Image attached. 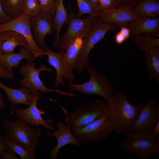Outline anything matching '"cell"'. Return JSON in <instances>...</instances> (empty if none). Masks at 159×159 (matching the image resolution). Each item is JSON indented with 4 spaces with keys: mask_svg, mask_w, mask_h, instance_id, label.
I'll list each match as a JSON object with an SVG mask.
<instances>
[{
    "mask_svg": "<svg viewBox=\"0 0 159 159\" xmlns=\"http://www.w3.org/2000/svg\"><path fill=\"white\" fill-rule=\"evenodd\" d=\"M110 112V121L114 130L124 135L130 131L140 112L141 105L130 103L121 92L114 94L107 102Z\"/></svg>",
    "mask_w": 159,
    "mask_h": 159,
    "instance_id": "obj_1",
    "label": "cell"
},
{
    "mask_svg": "<svg viewBox=\"0 0 159 159\" xmlns=\"http://www.w3.org/2000/svg\"><path fill=\"white\" fill-rule=\"evenodd\" d=\"M53 101L63 110L66 117L64 122L71 128H80L88 125L102 117L109 108L105 102L99 99L90 100L81 104L68 114L67 110Z\"/></svg>",
    "mask_w": 159,
    "mask_h": 159,
    "instance_id": "obj_2",
    "label": "cell"
},
{
    "mask_svg": "<svg viewBox=\"0 0 159 159\" xmlns=\"http://www.w3.org/2000/svg\"><path fill=\"white\" fill-rule=\"evenodd\" d=\"M120 146L127 153L135 155L140 159H150L159 153V139L150 133L129 131Z\"/></svg>",
    "mask_w": 159,
    "mask_h": 159,
    "instance_id": "obj_3",
    "label": "cell"
},
{
    "mask_svg": "<svg viewBox=\"0 0 159 159\" xmlns=\"http://www.w3.org/2000/svg\"><path fill=\"white\" fill-rule=\"evenodd\" d=\"M9 139L27 149L36 151L39 145L41 131L38 127H31L28 123L19 118L13 122L2 120Z\"/></svg>",
    "mask_w": 159,
    "mask_h": 159,
    "instance_id": "obj_4",
    "label": "cell"
},
{
    "mask_svg": "<svg viewBox=\"0 0 159 159\" xmlns=\"http://www.w3.org/2000/svg\"><path fill=\"white\" fill-rule=\"evenodd\" d=\"M86 68L90 74L89 80L80 84L67 81L69 88L71 90L80 92L87 97L94 94L99 95L107 102L114 94L112 89L113 83L94 67L89 65Z\"/></svg>",
    "mask_w": 159,
    "mask_h": 159,
    "instance_id": "obj_5",
    "label": "cell"
},
{
    "mask_svg": "<svg viewBox=\"0 0 159 159\" xmlns=\"http://www.w3.org/2000/svg\"><path fill=\"white\" fill-rule=\"evenodd\" d=\"M110 117L109 108L100 118L85 126L71 128V132L80 142H98L109 137L114 130L111 122Z\"/></svg>",
    "mask_w": 159,
    "mask_h": 159,
    "instance_id": "obj_6",
    "label": "cell"
},
{
    "mask_svg": "<svg viewBox=\"0 0 159 159\" xmlns=\"http://www.w3.org/2000/svg\"><path fill=\"white\" fill-rule=\"evenodd\" d=\"M117 27L114 24L106 23L94 17L91 30L83 39L82 48L77 61L76 68L79 72H81L90 65L88 57L95 46L103 39L106 33L115 30Z\"/></svg>",
    "mask_w": 159,
    "mask_h": 159,
    "instance_id": "obj_7",
    "label": "cell"
},
{
    "mask_svg": "<svg viewBox=\"0 0 159 159\" xmlns=\"http://www.w3.org/2000/svg\"><path fill=\"white\" fill-rule=\"evenodd\" d=\"M35 63L33 62L28 61L20 67L19 70V73L24 77L23 80L19 81L20 85L27 87L34 95H37L39 92L38 91H40L41 94L55 92L64 96L67 95L71 97L74 96L75 94L71 92H64L58 89L52 90L45 86L40 79V72L42 71L51 72L52 70L44 65H41L39 68L37 69L35 67Z\"/></svg>",
    "mask_w": 159,
    "mask_h": 159,
    "instance_id": "obj_8",
    "label": "cell"
},
{
    "mask_svg": "<svg viewBox=\"0 0 159 159\" xmlns=\"http://www.w3.org/2000/svg\"><path fill=\"white\" fill-rule=\"evenodd\" d=\"M67 8L70 18L67 31L60 37L59 48L60 50H65L68 44L76 38H85L91 30L94 18L89 15L85 19H81L72 11L70 4L67 5Z\"/></svg>",
    "mask_w": 159,
    "mask_h": 159,
    "instance_id": "obj_9",
    "label": "cell"
},
{
    "mask_svg": "<svg viewBox=\"0 0 159 159\" xmlns=\"http://www.w3.org/2000/svg\"><path fill=\"white\" fill-rule=\"evenodd\" d=\"M140 112L133 122L130 131L150 133L159 120V105L154 97L140 105Z\"/></svg>",
    "mask_w": 159,
    "mask_h": 159,
    "instance_id": "obj_10",
    "label": "cell"
},
{
    "mask_svg": "<svg viewBox=\"0 0 159 159\" xmlns=\"http://www.w3.org/2000/svg\"><path fill=\"white\" fill-rule=\"evenodd\" d=\"M31 29L29 17L24 13L6 23L0 24V32L11 30L22 34L27 41L29 49L33 53L35 58H41L44 55V51L35 43Z\"/></svg>",
    "mask_w": 159,
    "mask_h": 159,
    "instance_id": "obj_11",
    "label": "cell"
},
{
    "mask_svg": "<svg viewBox=\"0 0 159 159\" xmlns=\"http://www.w3.org/2000/svg\"><path fill=\"white\" fill-rule=\"evenodd\" d=\"M54 16L41 12L34 17H29L34 40L37 46L44 51L46 46L44 41L46 36L52 35L56 31L53 22Z\"/></svg>",
    "mask_w": 159,
    "mask_h": 159,
    "instance_id": "obj_12",
    "label": "cell"
},
{
    "mask_svg": "<svg viewBox=\"0 0 159 159\" xmlns=\"http://www.w3.org/2000/svg\"><path fill=\"white\" fill-rule=\"evenodd\" d=\"M44 55L48 56L47 61L49 64L55 69L56 75L54 85L57 88L59 86L66 85L63 77L68 82H72L75 78L74 74L69 68L64 59L65 50H60L55 52L47 46L44 48Z\"/></svg>",
    "mask_w": 159,
    "mask_h": 159,
    "instance_id": "obj_13",
    "label": "cell"
},
{
    "mask_svg": "<svg viewBox=\"0 0 159 159\" xmlns=\"http://www.w3.org/2000/svg\"><path fill=\"white\" fill-rule=\"evenodd\" d=\"M41 95L42 94L40 93L37 95L31 104L27 108L14 109L15 113H14V115L28 123L32 127H33L34 126L38 127L40 125H41L49 131L54 130L56 129L55 127L47 123H53V120L51 118L47 120H44L42 117V115L45 113V111L42 108L38 109L37 107V104Z\"/></svg>",
    "mask_w": 159,
    "mask_h": 159,
    "instance_id": "obj_14",
    "label": "cell"
},
{
    "mask_svg": "<svg viewBox=\"0 0 159 159\" xmlns=\"http://www.w3.org/2000/svg\"><path fill=\"white\" fill-rule=\"evenodd\" d=\"M133 7L130 5L117 6L113 9L102 11L97 18L102 22L113 24L117 28H120L141 17L134 11Z\"/></svg>",
    "mask_w": 159,
    "mask_h": 159,
    "instance_id": "obj_15",
    "label": "cell"
},
{
    "mask_svg": "<svg viewBox=\"0 0 159 159\" xmlns=\"http://www.w3.org/2000/svg\"><path fill=\"white\" fill-rule=\"evenodd\" d=\"M57 130H54L53 133L47 132L46 134L47 135L54 136L57 141L56 146L50 150V159H57L59 150L66 145L72 144L77 147L80 145V142L72 134L70 131L71 128L68 125L59 122L57 123Z\"/></svg>",
    "mask_w": 159,
    "mask_h": 159,
    "instance_id": "obj_16",
    "label": "cell"
},
{
    "mask_svg": "<svg viewBox=\"0 0 159 159\" xmlns=\"http://www.w3.org/2000/svg\"><path fill=\"white\" fill-rule=\"evenodd\" d=\"M126 26L130 30L132 38L143 34L159 37V18L158 16L141 17L137 20L128 23Z\"/></svg>",
    "mask_w": 159,
    "mask_h": 159,
    "instance_id": "obj_17",
    "label": "cell"
},
{
    "mask_svg": "<svg viewBox=\"0 0 159 159\" xmlns=\"http://www.w3.org/2000/svg\"><path fill=\"white\" fill-rule=\"evenodd\" d=\"M19 50V52L17 53L0 55V64L8 70L12 82L14 81V76L12 68H18L23 59H26L32 62L35 59L33 53L29 49L24 46H20Z\"/></svg>",
    "mask_w": 159,
    "mask_h": 159,
    "instance_id": "obj_18",
    "label": "cell"
},
{
    "mask_svg": "<svg viewBox=\"0 0 159 159\" xmlns=\"http://www.w3.org/2000/svg\"><path fill=\"white\" fill-rule=\"evenodd\" d=\"M0 87L4 91L8 97L7 101L11 104L10 115H14L13 109L16 105L23 104L29 106L33 102L37 95H33L26 87L22 86L20 88L16 89L6 86L0 82Z\"/></svg>",
    "mask_w": 159,
    "mask_h": 159,
    "instance_id": "obj_19",
    "label": "cell"
},
{
    "mask_svg": "<svg viewBox=\"0 0 159 159\" xmlns=\"http://www.w3.org/2000/svg\"><path fill=\"white\" fill-rule=\"evenodd\" d=\"M1 50L3 54L14 53L17 46L29 49L28 43L22 34L15 31L6 30L0 32Z\"/></svg>",
    "mask_w": 159,
    "mask_h": 159,
    "instance_id": "obj_20",
    "label": "cell"
},
{
    "mask_svg": "<svg viewBox=\"0 0 159 159\" xmlns=\"http://www.w3.org/2000/svg\"><path fill=\"white\" fill-rule=\"evenodd\" d=\"M63 0H56V9L53 21L56 31L53 46L56 48H59L62 28L65 24H68L70 18L69 14L64 7Z\"/></svg>",
    "mask_w": 159,
    "mask_h": 159,
    "instance_id": "obj_21",
    "label": "cell"
},
{
    "mask_svg": "<svg viewBox=\"0 0 159 159\" xmlns=\"http://www.w3.org/2000/svg\"><path fill=\"white\" fill-rule=\"evenodd\" d=\"M83 39L82 37L76 38L68 44L65 50L64 60L69 68L72 71L76 68L82 47Z\"/></svg>",
    "mask_w": 159,
    "mask_h": 159,
    "instance_id": "obj_22",
    "label": "cell"
},
{
    "mask_svg": "<svg viewBox=\"0 0 159 159\" xmlns=\"http://www.w3.org/2000/svg\"><path fill=\"white\" fill-rule=\"evenodd\" d=\"M133 10L141 17H157L159 15V2L154 0H139Z\"/></svg>",
    "mask_w": 159,
    "mask_h": 159,
    "instance_id": "obj_23",
    "label": "cell"
},
{
    "mask_svg": "<svg viewBox=\"0 0 159 159\" xmlns=\"http://www.w3.org/2000/svg\"><path fill=\"white\" fill-rule=\"evenodd\" d=\"M147 70L150 77L159 82V47L145 51Z\"/></svg>",
    "mask_w": 159,
    "mask_h": 159,
    "instance_id": "obj_24",
    "label": "cell"
},
{
    "mask_svg": "<svg viewBox=\"0 0 159 159\" xmlns=\"http://www.w3.org/2000/svg\"><path fill=\"white\" fill-rule=\"evenodd\" d=\"M132 38L138 48L145 51L159 47V39L148 34H140Z\"/></svg>",
    "mask_w": 159,
    "mask_h": 159,
    "instance_id": "obj_25",
    "label": "cell"
},
{
    "mask_svg": "<svg viewBox=\"0 0 159 159\" xmlns=\"http://www.w3.org/2000/svg\"><path fill=\"white\" fill-rule=\"evenodd\" d=\"M23 0H1V4L4 13L12 19L16 18L22 13Z\"/></svg>",
    "mask_w": 159,
    "mask_h": 159,
    "instance_id": "obj_26",
    "label": "cell"
},
{
    "mask_svg": "<svg viewBox=\"0 0 159 159\" xmlns=\"http://www.w3.org/2000/svg\"><path fill=\"white\" fill-rule=\"evenodd\" d=\"M5 136L9 148L18 154L21 159H37L35 151L25 148L13 142L9 139L7 133L6 132Z\"/></svg>",
    "mask_w": 159,
    "mask_h": 159,
    "instance_id": "obj_27",
    "label": "cell"
},
{
    "mask_svg": "<svg viewBox=\"0 0 159 159\" xmlns=\"http://www.w3.org/2000/svg\"><path fill=\"white\" fill-rule=\"evenodd\" d=\"M78 8V12L76 14L80 17L85 14H88L94 17L99 16L101 11L99 9L93 5L89 0H76Z\"/></svg>",
    "mask_w": 159,
    "mask_h": 159,
    "instance_id": "obj_28",
    "label": "cell"
},
{
    "mask_svg": "<svg viewBox=\"0 0 159 159\" xmlns=\"http://www.w3.org/2000/svg\"><path fill=\"white\" fill-rule=\"evenodd\" d=\"M22 10L23 13L32 18L37 16L42 12L37 0H23Z\"/></svg>",
    "mask_w": 159,
    "mask_h": 159,
    "instance_id": "obj_29",
    "label": "cell"
},
{
    "mask_svg": "<svg viewBox=\"0 0 159 159\" xmlns=\"http://www.w3.org/2000/svg\"><path fill=\"white\" fill-rule=\"evenodd\" d=\"M42 12L54 16L56 9V0H37Z\"/></svg>",
    "mask_w": 159,
    "mask_h": 159,
    "instance_id": "obj_30",
    "label": "cell"
},
{
    "mask_svg": "<svg viewBox=\"0 0 159 159\" xmlns=\"http://www.w3.org/2000/svg\"><path fill=\"white\" fill-rule=\"evenodd\" d=\"M117 6L115 0H99L98 8L101 12L113 9Z\"/></svg>",
    "mask_w": 159,
    "mask_h": 159,
    "instance_id": "obj_31",
    "label": "cell"
},
{
    "mask_svg": "<svg viewBox=\"0 0 159 159\" xmlns=\"http://www.w3.org/2000/svg\"><path fill=\"white\" fill-rule=\"evenodd\" d=\"M16 153L9 148L4 150L0 153V159H19Z\"/></svg>",
    "mask_w": 159,
    "mask_h": 159,
    "instance_id": "obj_32",
    "label": "cell"
},
{
    "mask_svg": "<svg viewBox=\"0 0 159 159\" xmlns=\"http://www.w3.org/2000/svg\"><path fill=\"white\" fill-rule=\"evenodd\" d=\"M117 6L130 5L133 7L138 3L139 0H115Z\"/></svg>",
    "mask_w": 159,
    "mask_h": 159,
    "instance_id": "obj_33",
    "label": "cell"
},
{
    "mask_svg": "<svg viewBox=\"0 0 159 159\" xmlns=\"http://www.w3.org/2000/svg\"><path fill=\"white\" fill-rule=\"evenodd\" d=\"M0 0V24L6 23L13 19L5 14L2 9Z\"/></svg>",
    "mask_w": 159,
    "mask_h": 159,
    "instance_id": "obj_34",
    "label": "cell"
},
{
    "mask_svg": "<svg viewBox=\"0 0 159 159\" xmlns=\"http://www.w3.org/2000/svg\"><path fill=\"white\" fill-rule=\"evenodd\" d=\"M0 77L5 79L11 78V76L8 70L0 64Z\"/></svg>",
    "mask_w": 159,
    "mask_h": 159,
    "instance_id": "obj_35",
    "label": "cell"
},
{
    "mask_svg": "<svg viewBox=\"0 0 159 159\" xmlns=\"http://www.w3.org/2000/svg\"><path fill=\"white\" fill-rule=\"evenodd\" d=\"M115 40L116 43L119 45L122 44L127 41L120 31L116 34Z\"/></svg>",
    "mask_w": 159,
    "mask_h": 159,
    "instance_id": "obj_36",
    "label": "cell"
},
{
    "mask_svg": "<svg viewBox=\"0 0 159 159\" xmlns=\"http://www.w3.org/2000/svg\"><path fill=\"white\" fill-rule=\"evenodd\" d=\"M120 32L124 37L126 40L130 37V30L126 26H123L120 28Z\"/></svg>",
    "mask_w": 159,
    "mask_h": 159,
    "instance_id": "obj_37",
    "label": "cell"
},
{
    "mask_svg": "<svg viewBox=\"0 0 159 159\" xmlns=\"http://www.w3.org/2000/svg\"><path fill=\"white\" fill-rule=\"evenodd\" d=\"M8 149L5 136L3 137L0 134V153L3 150H7Z\"/></svg>",
    "mask_w": 159,
    "mask_h": 159,
    "instance_id": "obj_38",
    "label": "cell"
},
{
    "mask_svg": "<svg viewBox=\"0 0 159 159\" xmlns=\"http://www.w3.org/2000/svg\"><path fill=\"white\" fill-rule=\"evenodd\" d=\"M150 133L153 136L157 137L159 139V120L157 122Z\"/></svg>",
    "mask_w": 159,
    "mask_h": 159,
    "instance_id": "obj_39",
    "label": "cell"
},
{
    "mask_svg": "<svg viewBox=\"0 0 159 159\" xmlns=\"http://www.w3.org/2000/svg\"><path fill=\"white\" fill-rule=\"evenodd\" d=\"M94 5L98 8L99 0H89Z\"/></svg>",
    "mask_w": 159,
    "mask_h": 159,
    "instance_id": "obj_40",
    "label": "cell"
},
{
    "mask_svg": "<svg viewBox=\"0 0 159 159\" xmlns=\"http://www.w3.org/2000/svg\"><path fill=\"white\" fill-rule=\"evenodd\" d=\"M5 107V103L2 97L0 98V110L4 108Z\"/></svg>",
    "mask_w": 159,
    "mask_h": 159,
    "instance_id": "obj_41",
    "label": "cell"
},
{
    "mask_svg": "<svg viewBox=\"0 0 159 159\" xmlns=\"http://www.w3.org/2000/svg\"><path fill=\"white\" fill-rule=\"evenodd\" d=\"M3 54L1 52V43L0 42V55Z\"/></svg>",
    "mask_w": 159,
    "mask_h": 159,
    "instance_id": "obj_42",
    "label": "cell"
},
{
    "mask_svg": "<svg viewBox=\"0 0 159 159\" xmlns=\"http://www.w3.org/2000/svg\"><path fill=\"white\" fill-rule=\"evenodd\" d=\"M2 96L1 94H0V98L2 97Z\"/></svg>",
    "mask_w": 159,
    "mask_h": 159,
    "instance_id": "obj_43",
    "label": "cell"
},
{
    "mask_svg": "<svg viewBox=\"0 0 159 159\" xmlns=\"http://www.w3.org/2000/svg\"><path fill=\"white\" fill-rule=\"evenodd\" d=\"M154 0L157 2H159V0Z\"/></svg>",
    "mask_w": 159,
    "mask_h": 159,
    "instance_id": "obj_44",
    "label": "cell"
}]
</instances>
